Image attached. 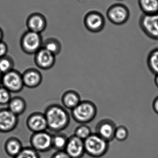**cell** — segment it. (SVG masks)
<instances>
[{"mask_svg": "<svg viewBox=\"0 0 158 158\" xmlns=\"http://www.w3.org/2000/svg\"><path fill=\"white\" fill-rule=\"evenodd\" d=\"M65 150L71 158H82L85 154L84 141L74 135L69 137Z\"/></svg>", "mask_w": 158, "mask_h": 158, "instance_id": "8", "label": "cell"}, {"mask_svg": "<svg viewBox=\"0 0 158 158\" xmlns=\"http://www.w3.org/2000/svg\"><path fill=\"white\" fill-rule=\"evenodd\" d=\"M40 75L35 71H30L25 74L23 81L28 86L31 87L37 85L40 81Z\"/></svg>", "mask_w": 158, "mask_h": 158, "instance_id": "21", "label": "cell"}, {"mask_svg": "<svg viewBox=\"0 0 158 158\" xmlns=\"http://www.w3.org/2000/svg\"><path fill=\"white\" fill-rule=\"evenodd\" d=\"M3 82L5 86L11 91H18L22 87L23 81L18 74L15 72H8L4 76Z\"/></svg>", "mask_w": 158, "mask_h": 158, "instance_id": "12", "label": "cell"}, {"mask_svg": "<svg viewBox=\"0 0 158 158\" xmlns=\"http://www.w3.org/2000/svg\"><path fill=\"white\" fill-rule=\"evenodd\" d=\"M48 128L54 132H59L66 129L70 123L68 113L63 108L55 106L46 113Z\"/></svg>", "mask_w": 158, "mask_h": 158, "instance_id": "1", "label": "cell"}, {"mask_svg": "<svg viewBox=\"0 0 158 158\" xmlns=\"http://www.w3.org/2000/svg\"><path fill=\"white\" fill-rule=\"evenodd\" d=\"M41 39L39 33L30 31L22 39V45L26 51L33 52L40 47Z\"/></svg>", "mask_w": 158, "mask_h": 158, "instance_id": "11", "label": "cell"}, {"mask_svg": "<svg viewBox=\"0 0 158 158\" xmlns=\"http://www.w3.org/2000/svg\"><path fill=\"white\" fill-rule=\"evenodd\" d=\"M147 66L149 70L155 75L158 74V48L152 50L148 55Z\"/></svg>", "mask_w": 158, "mask_h": 158, "instance_id": "20", "label": "cell"}, {"mask_svg": "<svg viewBox=\"0 0 158 158\" xmlns=\"http://www.w3.org/2000/svg\"><path fill=\"white\" fill-rule=\"evenodd\" d=\"M28 125L29 129L33 133L45 131L48 128L46 118L41 115H35L31 117Z\"/></svg>", "mask_w": 158, "mask_h": 158, "instance_id": "14", "label": "cell"}, {"mask_svg": "<svg viewBox=\"0 0 158 158\" xmlns=\"http://www.w3.org/2000/svg\"><path fill=\"white\" fill-rule=\"evenodd\" d=\"M155 82L156 85L158 87V74L156 75L155 78Z\"/></svg>", "mask_w": 158, "mask_h": 158, "instance_id": "32", "label": "cell"}, {"mask_svg": "<svg viewBox=\"0 0 158 158\" xmlns=\"http://www.w3.org/2000/svg\"><path fill=\"white\" fill-rule=\"evenodd\" d=\"M28 25L30 31L39 33L44 30L46 22L42 16L34 15L31 16L28 19Z\"/></svg>", "mask_w": 158, "mask_h": 158, "instance_id": "15", "label": "cell"}, {"mask_svg": "<svg viewBox=\"0 0 158 158\" xmlns=\"http://www.w3.org/2000/svg\"><path fill=\"white\" fill-rule=\"evenodd\" d=\"M53 135L45 131L33 133L30 139L31 147L38 153H44L52 148Z\"/></svg>", "mask_w": 158, "mask_h": 158, "instance_id": "6", "label": "cell"}, {"mask_svg": "<svg viewBox=\"0 0 158 158\" xmlns=\"http://www.w3.org/2000/svg\"><path fill=\"white\" fill-rule=\"evenodd\" d=\"M138 3L144 14L158 13V0H138Z\"/></svg>", "mask_w": 158, "mask_h": 158, "instance_id": "18", "label": "cell"}, {"mask_svg": "<svg viewBox=\"0 0 158 158\" xmlns=\"http://www.w3.org/2000/svg\"><path fill=\"white\" fill-rule=\"evenodd\" d=\"M68 138L62 134H57L53 135L52 146L56 151L65 150Z\"/></svg>", "mask_w": 158, "mask_h": 158, "instance_id": "19", "label": "cell"}, {"mask_svg": "<svg viewBox=\"0 0 158 158\" xmlns=\"http://www.w3.org/2000/svg\"><path fill=\"white\" fill-rule=\"evenodd\" d=\"M81 101L79 94L74 90L67 91L63 97V103L64 106L67 108L71 110L76 107Z\"/></svg>", "mask_w": 158, "mask_h": 158, "instance_id": "16", "label": "cell"}, {"mask_svg": "<svg viewBox=\"0 0 158 158\" xmlns=\"http://www.w3.org/2000/svg\"><path fill=\"white\" fill-rule=\"evenodd\" d=\"M118 1H122V0H118Z\"/></svg>", "mask_w": 158, "mask_h": 158, "instance_id": "35", "label": "cell"}, {"mask_svg": "<svg viewBox=\"0 0 158 158\" xmlns=\"http://www.w3.org/2000/svg\"><path fill=\"white\" fill-rule=\"evenodd\" d=\"M139 25L147 37L158 40V13L151 15L143 14L140 17Z\"/></svg>", "mask_w": 158, "mask_h": 158, "instance_id": "4", "label": "cell"}, {"mask_svg": "<svg viewBox=\"0 0 158 158\" xmlns=\"http://www.w3.org/2000/svg\"><path fill=\"white\" fill-rule=\"evenodd\" d=\"M97 107L90 100H82L71 110L73 119L80 124H86L93 120L97 114Z\"/></svg>", "mask_w": 158, "mask_h": 158, "instance_id": "2", "label": "cell"}, {"mask_svg": "<svg viewBox=\"0 0 158 158\" xmlns=\"http://www.w3.org/2000/svg\"><path fill=\"white\" fill-rule=\"evenodd\" d=\"M24 107L23 102L18 99L12 100L9 105L10 111L15 114L20 113L24 109Z\"/></svg>", "mask_w": 158, "mask_h": 158, "instance_id": "25", "label": "cell"}, {"mask_svg": "<svg viewBox=\"0 0 158 158\" xmlns=\"http://www.w3.org/2000/svg\"><path fill=\"white\" fill-rule=\"evenodd\" d=\"M85 28L90 32L98 33L104 29L105 20L102 14L96 11H91L85 15L83 19Z\"/></svg>", "mask_w": 158, "mask_h": 158, "instance_id": "7", "label": "cell"}, {"mask_svg": "<svg viewBox=\"0 0 158 158\" xmlns=\"http://www.w3.org/2000/svg\"><path fill=\"white\" fill-rule=\"evenodd\" d=\"M51 158H71L69 156L68 154L65 151V150L56 151L55 152Z\"/></svg>", "mask_w": 158, "mask_h": 158, "instance_id": "29", "label": "cell"}, {"mask_svg": "<svg viewBox=\"0 0 158 158\" xmlns=\"http://www.w3.org/2000/svg\"><path fill=\"white\" fill-rule=\"evenodd\" d=\"M129 135V131L127 128L125 126L121 125L116 128L114 139L120 142H123L127 140Z\"/></svg>", "mask_w": 158, "mask_h": 158, "instance_id": "24", "label": "cell"}, {"mask_svg": "<svg viewBox=\"0 0 158 158\" xmlns=\"http://www.w3.org/2000/svg\"><path fill=\"white\" fill-rule=\"evenodd\" d=\"M2 31H1L0 30V40H1V39H2Z\"/></svg>", "mask_w": 158, "mask_h": 158, "instance_id": "33", "label": "cell"}, {"mask_svg": "<svg viewBox=\"0 0 158 158\" xmlns=\"http://www.w3.org/2000/svg\"><path fill=\"white\" fill-rule=\"evenodd\" d=\"M152 106H153V110L155 112L156 114H158V96L155 98L153 101Z\"/></svg>", "mask_w": 158, "mask_h": 158, "instance_id": "31", "label": "cell"}, {"mask_svg": "<svg viewBox=\"0 0 158 158\" xmlns=\"http://www.w3.org/2000/svg\"><path fill=\"white\" fill-rule=\"evenodd\" d=\"M6 52V47L5 44L0 42V57L3 56Z\"/></svg>", "mask_w": 158, "mask_h": 158, "instance_id": "30", "label": "cell"}, {"mask_svg": "<svg viewBox=\"0 0 158 158\" xmlns=\"http://www.w3.org/2000/svg\"><path fill=\"white\" fill-rule=\"evenodd\" d=\"M92 134V131L89 126L86 124H81L76 128L74 135L78 138L84 141Z\"/></svg>", "mask_w": 158, "mask_h": 158, "instance_id": "22", "label": "cell"}, {"mask_svg": "<svg viewBox=\"0 0 158 158\" xmlns=\"http://www.w3.org/2000/svg\"><path fill=\"white\" fill-rule=\"evenodd\" d=\"M37 62L41 67L44 68L49 67L54 62L53 54L45 49L41 50L37 54Z\"/></svg>", "mask_w": 158, "mask_h": 158, "instance_id": "17", "label": "cell"}, {"mask_svg": "<svg viewBox=\"0 0 158 158\" xmlns=\"http://www.w3.org/2000/svg\"><path fill=\"white\" fill-rule=\"evenodd\" d=\"M106 15L111 23L116 25H122L128 21L130 12L125 5L117 3L112 5L108 9Z\"/></svg>", "mask_w": 158, "mask_h": 158, "instance_id": "5", "label": "cell"}, {"mask_svg": "<svg viewBox=\"0 0 158 158\" xmlns=\"http://www.w3.org/2000/svg\"><path fill=\"white\" fill-rule=\"evenodd\" d=\"M13 158H41L39 153L31 147L23 148L21 152Z\"/></svg>", "mask_w": 158, "mask_h": 158, "instance_id": "23", "label": "cell"}, {"mask_svg": "<svg viewBox=\"0 0 158 158\" xmlns=\"http://www.w3.org/2000/svg\"><path fill=\"white\" fill-rule=\"evenodd\" d=\"M1 72H0V83H1Z\"/></svg>", "mask_w": 158, "mask_h": 158, "instance_id": "34", "label": "cell"}, {"mask_svg": "<svg viewBox=\"0 0 158 158\" xmlns=\"http://www.w3.org/2000/svg\"><path fill=\"white\" fill-rule=\"evenodd\" d=\"M45 49L54 55V54L59 52L60 46L58 43L51 42L46 44Z\"/></svg>", "mask_w": 158, "mask_h": 158, "instance_id": "26", "label": "cell"}, {"mask_svg": "<svg viewBox=\"0 0 158 158\" xmlns=\"http://www.w3.org/2000/svg\"><path fill=\"white\" fill-rule=\"evenodd\" d=\"M85 153L93 158L105 156L109 149V142L96 133H92L84 141Z\"/></svg>", "mask_w": 158, "mask_h": 158, "instance_id": "3", "label": "cell"}, {"mask_svg": "<svg viewBox=\"0 0 158 158\" xmlns=\"http://www.w3.org/2000/svg\"><path fill=\"white\" fill-rule=\"evenodd\" d=\"M17 123L16 117L9 110L0 112V132L6 133L15 129Z\"/></svg>", "mask_w": 158, "mask_h": 158, "instance_id": "10", "label": "cell"}, {"mask_svg": "<svg viewBox=\"0 0 158 158\" xmlns=\"http://www.w3.org/2000/svg\"><path fill=\"white\" fill-rule=\"evenodd\" d=\"M11 68V63L6 59L0 60V72H7Z\"/></svg>", "mask_w": 158, "mask_h": 158, "instance_id": "28", "label": "cell"}, {"mask_svg": "<svg viewBox=\"0 0 158 158\" xmlns=\"http://www.w3.org/2000/svg\"><path fill=\"white\" fill-rule=\"evenodd\" d=\"M21 141L15 137H11L6 140L4 144L5 152L7 156L14 158L23 148Z\"/></svg>", "mask_w": 158, "mask_h": 158, "instance_id": "13", "label": "cell"}, {"mask_svg": "<svg viewBox=\"0 0 158 158\" xmlns=\"http://www.w3.org/2000/svg\"><path fill=\"white\" fill-rule=\"evenodd\" d=\"M117 127L112 120L104 119L97 123L96 127V133L109 143L114 139Z\"/></svg>", "mask_w": 158, "mask_h": 158, "instance_id": "9", "label": "cell"}, {"mask_svg": "<svg viewBox=\"0 0 158 158\" xmlns=\"http://www.w3.org/2000/svg\"><path fill=\"white\" fill-rule=\"evenodd\" d=\"M10 95L9 92L5 88H0V103L6 104L9 101Z\"/></svg>", "mask_w": 158, "mask_h": 158, "instance_id": "27", "label": "cell"}]
</instances>
